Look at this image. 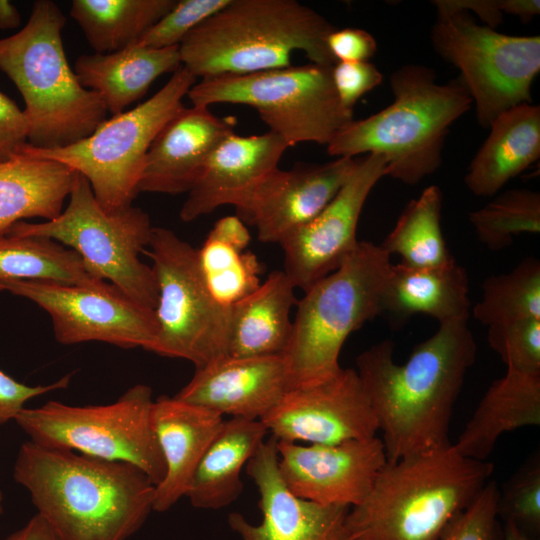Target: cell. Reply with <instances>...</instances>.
<instances>
[{"label": "cell", "mask_w": 540, "mask_h": 540, "mask_svg": "<svg viewBox=\"0 0 540 540\" xmlns=\"http://www.w3.org/2000/svg\"><path fill=\"white\" fill-rule=\"evenodd\" d=\"M181 66L179 46L156 49L134 44L112 53L80 55L74 72L114 116L141 99L159 76L173 74Z\"/></svg>", "instance_id": "cb8c5ba5"}, {"label": "cell", "mask_w": 540, "mask_h": 540, "mask_svg": "<svg viewBox=\"0 0 540 540\" xmlns=\"http://www.w3.org/2000/svg\"><path fill=\"white\" fill-rule=\"evenodd\" d=\"M467 321L439 324L404 364L395 362L389 339L357 357L356 371L382 431L387 462L451 444L453 408L477 352Z\"/></svg>", "instance_id": "6da1fadb"}, {"label": "cell", "mask_w": 540, "mask_h": 540, "mask_svg": "<svg viewBox=\"0 0 540 540\" xmlns=\"http://www.w3.org/2000/svg\"><path fill=\"white\" fill-rule=\"evenodd\" d=\"M24 146L0 161V234L26 218L59 216L76 174L60 162L31 155Z\"/></svg>", "instance_id": "f1b7e54d"}, {"label": "cell", "mask_w": 540, "mask_h": 540, "mask_svg": "<svg viewBox=\"0 0 540 540\" xmlns=\"http://www.w3.org/2000/svg\"><path fill=\"white\" fill-rule=\"evenodd\" d=\"M277 440L339 444L367 439L379 431L360 377L342 368L319 384L288 390L260 420Z\"/></svg>", "instance_id": "9a60e30c"}, {"label": "cell", "mask_w": 540, "mask_h": 540, "mask_svg": "<svg viewBox=\"0 0 540 540\" xmlns=\"http://www.w3.org/2000/svg\"><path fill=\"white\" fill-rule=\"evenodd\" d=\"M441 2L453 9H460L475 13L486 26L496 28L503 22L499 0H441Z\"/></svg>", "instance_id": "bcb514c9"}, {"label": "cell", "mask_w": 540, "mask_h": 540, "mask_svg": "<svg viewBox=\"0 0 540 540\" xmlns=\"http://www.w3.org/2000/svg\"><path fill=\"white\" fill-rule=\"evenodd\" d=\"M474 318L485 326L516 319H540V262L528 257L508 273L490 276L482 285Z\"/></svg>", "instance_id": "836d02e7"}, {"label": "cell", "mask_w": 540, "mask_h": 540, "mask_svg": "<svg viewBox=\"0 0 540 540\" xmlns=\"http://www.w3.org/2000/svg\"><path fill=\"white\" fill-rule=\"evenodd\" d=\"M393 102L381 111L353 120L326 146L336 158L377 154L387 162V176L415 185L442 163L450 127L473 104L458 76L438 83L432 68L407 64L390 75Z\"/></svg>", "instance_id": "277c9868"}, {"label": "cell", "mask_w": 540, "mask_h": 540, "mask_svg": "<svg viewBox=\"0 0 540 540\" xmlns=\"http://www.w3.org/2000/svg\"><path fill=\"white\" fill-rule=\"evenodd\" d=\"M391 265L380 245L359 241L336 270L304 291L283 355L288 390L319 384L341 371L339 355L347 338L382 314Z\"/></svg>", "instance_id": "52a82bcc"}, {"label": "cell", "mask_w": 540, "mask_h": 540, "mask_svg": "<svg viewBox=\"0 0 540 540\" xmlns=\"http://www.w3.org/2000/svg\"><path fill=\"white\" fill-rule=\"evenodd\" d=\"M66 18L55 2H34L26 25L0 39V70L15 84L28 125L27 143L62 148L94 132L108 111L69 66L62 41Z\"/></svg>", "instance_id": "8992f818"}, {"label": "cell", "mask_w": 540, "mask_h": 540, "mask_svg": "<svg viewBox=\"0 0 540 540\" xmlns=\"http://www.w3.org/2000/svg\"><path fill=\"white\" fill-rule=\"evenodd\" d=\"M332 67L315 63L244 75L203 78L188 92L192 106L217 103L254 108L269 131L288 147L313 142L328 145L354 120L336 93Z\"/></svg>", "instance_id": "9c48e42d"}, {"label": "cell", "mask_w": 540, "mask_h": 540, "mask_svg": "<svg viewBox=\"0 0 540 540\" xmlns=\"http://www.w3.org/2000/svg\"><path fill=\"white\" fill-rule=\"evenodd\" d=\"M4 540H62L47 521L35 514L19 530L10 534Z\"/></svg>", "instance_id": "7dc6e473"}, {"label": "cell", "mask_w": 540, "mask_h": 540, "mask_svg": "<svg viewBox=\"0 0 540 540\" xmlns=\"http://www.w3.org/2000/svg\"><path fill=\"white\" fill-rule=\"evenodd\" d=\"M437 17L431 28L436 53L459 69L480 126L489 128L501 113L531 103L540 72V37L515 36L479 25L465 10L432 1Z\"/></svg>", "instance_id": "7c38bea8"}, {"label": "cell", "mask_w": 540, "mask_h": 540, "mask_svg": "<svg viewBox=\"0 0 540 540\" xmlns=\"http://www.w3.org/2000/svg\"><path fill=\"white\" fill-rule=\"evenodd\" d=\"M494 466L453 444L387 462L365 499L350 508L353 540H440L489 481Z\"/></svg>", "instance_id": "3957f363"}, {"label": "cell", "mask_w": 540, "mask_h": 540, "mask_svg": "<svg viewBox=\"0 0 540 540\" xmlns=\"http://www.w3.org/2000/svg\"><path fill=\"white\" fill-rule=\"evenodd\" d=\"M502 540H535L512 522H506Z\"/></svg>", "instance_id": "f907efd6"}, {"label": "cell", "mask_w": 540, "mask_h": 540, "mask_svg": "<svg viewBox=\"0 0 540 540\" xmlns=\"http://www.w3.org/2000/svg\"><path fill=\"white\" fill-rule=\"evenodd\" d=\"M21 14L16 6L8 0H0V29L11 30L21 23Z\"/></svg>", "instance_id": "681fc988"}, {"label": "cell", "mask_w": 540, "mask_h": 540, "mask_svg": "<svg viewBox=\"0 0 540 540\" xmlns=\"http://www.w3.org/2000/svg\"><path fill=\"white\" fill-rule=\"evenodd\" d=\"M469 221L482 244L502 250L520 234L540 232V194L528 188L507 190L471 212Z\"/></svg>", "instance_id": "d590c367"}, {"label": "cell", "mask_w": 540, "mask_h": 540, "mask_svg": "<svg viewBox=\"0 0 540 540\" xmlns=\"http://www.w3.org/2000/svg\"><path fill=\"white\" fill-rule=\"evenodd\" d=\"M4 290L45 310L61 344L99 341L148 351L155 344L158 325L154 311L136 303L109 282L82 285L11 281L4 285Z\"/></svg>", "instance_id": "5bb4252c"}, {"label": "cell", "mask_w": 540, "mask_h": 540, "mask_svg": "<svg viewBox=\"0 0 540 540\" xmlns=\"http://www.w3.org/2000/svg\"><path fill=\"white\" fill-rule=\"evenodd\" d=\"M468 292V275L456 260L429 268L392 264L383 293L382 314L396 320L425 314L439 324L468 320L471 307Z\"/></svg>", "instance_id": "4316f807"}, {"label": "cell", "mask_w": 540, "mask_h": 540, "mask_svg": "<svg viewBox=\"0 0 540 540\" xmlns=\"http://www.w3.org/2000/svg\"><path fill=\"white\" fill-rule=\"evenodd\" d=\"M236 119L209 107H182L160 130L146 154L138 192H188L212 151L234 133Z\"/></svg>", "instance_id": "44dd1931"}, {"label": "cell", "mask_w": 540, "mask_h": 540, "mask_svg": "<svg viewBox=\"0 0 540 540\" xmlns=\"http://www.w3.org/2000/svg\"><path fill=\"white\" fill-rule=\"evenodd\" d=\"M3 513V494L0 490V514Z\"/></svg>", "instance_id": "816d5d0a"}, {"label": "cell", "mask_w": 540, "mask_h": 540, "mask_svg": "<svg viewBox=\"0 0 540 540\" xmlns=\"http://www.w3.org/2000/svg\"><path fill=\"white\" fill-rule=\"evenodd\" d=\"M540 425V374L513 369L491 383L453 446L464 457L486 461L499 437Z\"/></svg>", "instance_id": "484cf974"}, {"label": "cell", "mask_w": 540, "mask_h": 540, "mask_svg": "<svg viewBox=\"0 0 540 540\" xmlns=\"http://www.w3.org/2000/svg\"><path fill=\"white\" fill-rule=\"evenodd\" d=\"M334 29L296 0H231L183 39L181 64L196 79L288 67L295 51L333 66L326 39Z\"/></svg>", "instance_id": "5b68a950"}, {"label": "cell", "mask_w": 540, "mask_h": 540, "mask_svg": "<svg viewBox=\"0 0 540 540\" xmlns=\"http://www.w3.org/2000/svg\"><path fill=\"white\" fill-rule=\"evenodd\" d=\"M51 281L90 285L97 280L80 256L47 237L0 234V291L11 281Z\"/></svg>", "instance_id": "1f68e13d"}, {"label": "cell", "mask_w": 540, "mask_h": 540, "mask_svg": "<svg viewBox=\"0 0 540 540\" xmlns=\"http://www.w3.org/2000/svg\"><path fill=\"white\" fill-rule=\"evenodd\" d=\"M196 78L183 66L148 100L114 115L89 136L62 148L39 149L33 156L60 162L82 174L107 212L132 205L149 147L164 125L182 108Z\"/></svg>", "instance_id": "30bf717a"}, {"label": "cell", "mask_w": 540, "mask_h": 540, "mask_svg": "<svg viewBox=\"0 0 540 540\" xmlns=\"http://www.w3.org/2000/svg\"><path fill=\"white\" fill-rule=\"evenodd\" d=\"M502 13L516 16L523 23L530 22L540 13L539 0H499Z\"/></svg>", "instance_id": "c3c4849f"}, {"label": "cell", "mask_w": 540, "mask_h": 540, "mask_svg": "<svg viewBox=\"0 0 540 540\" xmlns=\"http://www.w3.org/2000/svg\"><path fill=\"white\" fill-rule=\"evenodd\" d=\"M153 402L152 389L136 384L110 404L49 401L25 407L14 421L37 445L133 464L156 486L165 463L151 422Z\"/></svg>", "instance_id": "8fae6325"}, {"label": "cell", "mask_w": 540, "mask_h": 540, "mask_svg": "<svg viewBox=\"0 0 540 540\" xmlns=\"http://www.w3.org/2000/svg\"><path fill=\"white\" fill-rule=\"evenodd\" d=\"M487 341L507 369L540 374V319H516L490 325Z\"/></svg>", "instance_id": "74e56055"}, {"label": "cell", "mask_w": 540, "mask_h": 540, "mask_svg": "<svg viewBox=\"0 0 540 540\" xmlns=\"http://www.w3.org/2000/svg\"><path fill=\"white\" fill-rule=\"evenodd\" d=\"M498 515L522 531L540 529V452L531 453L499 488ZM531 536V535H530Z\"/></svg>", "instance_id": "8d00e7d4"}, {"label": "cell", "mask_w": 540, "mask_h": 540, "mask_svg": "<svg viewBox=\"0 0 540 540\" xmlns=\"http://www.w3.org/2000/svg\"><path fill=\"white\" fill-rule=\"evenodd\" d=\"M259 492L258 524L230 513L229 527L240 540H353L347 525L350 507L322 505L295 496L278 469L277 439L270 436L246 464Z\"/></svg>", "instance_id": "d6986e66"}, {"label": "cell", "mask_w": 540, "mask_h": 540, "mask_svg": "<svg viewBox=\"0 0 540 540\" xmlns=\"http://www.w3.org/2000/svg\"><path fill=\"white\" fill-rule=\"evenodd\" d=\"M326 44L336 62H366L377 51L375 38L360 28H335L327 36Z\"/></svg>", "instance_id": "7bdbcfd3"}, {"label": "cell", "mask_w": 540, "mask_h": 540, "mask_svg": "<svg viewBox=\"0 0 540 540\" xmlns=\"http://www.w3.org/2000/svg\"><path fill=\"white\" fill-rule=\"evenodd\" d=\"M28 125L23 111L0 91V161L27 144Z\"/></svg>", "instance_id": "ee69618b"}, {"label": "cell", "mask_w": 540, "mask_h": 540, "mask_svg": "<svg viewBox=\"0 0 540 540\" xmlns=\"http://www.w3.org/2000/svg\"><path fill=\"white\" fill-rule=\"evenodd\" d=\"M332 80L341 104L353 110L363 95L381 84L383 75L369 61L336 62L332 67Z\"/></svg>", "instance_id": "60d3db41"}, {"label": "cell", "mask_w": 540, "mask_h": 540, "mask_svg": "<svg viewBox=\"0 0 540 540\" xmlns=\"http://www.w3.org/2000/svg\"><path fill=\"white\" fill-rule=\"evenodd\" d=\"M358 157L277 168L235 206L236 216L265 243L282 244L314 219L356 167Z\"/></svg>", "instance_id": "ac0fdd59"}, {"label": "cell", "mask_w": 540, "mask_h": 540, "mask_svg": "<svg viewBox=\"0 0 540 540\" xmlns=\"http://www.w3.org/2000/svg\"><path fill=\"white\" fill-rule=\"evenodd\" d=\"M70 378L69 374L52 384L29 386L0 370V426L15 420L32 398L67 388Z\"/></svg>", "instance_id": "b9f144b4"}, {"label": "cell", "mask_w": 540, "mask_h": 540, "mask_svg": "<svg viewBox=\"0 0 540 540\" xmlns=\"http://www.w3.org/2000/svg\"><path fill=\"white\" fill-rule=\"evenodd\" d=\"M387 176L377 154L358 157L356 167L333 199L308 224L281 244L284 272L305 291L336 270L356 248L358 221L373 187Z\"/></svg>", "instance_id": "2e32d148"}, {"label": "cell", "mask_w": 540, "mask_h": 540, "mask_svg": "<svg viewBox=\"0 0 540 540\" xmlns=\"http://www.w3.org/2000/svg\"><path fill=\"white\" fill-rule=\"evenodd\" d=\"M498 493L496 482L488 481L449 523L440 540H498Z\"/></svg>", "instance_id": "ab89813d"}, {"label": "cell", "mask_w": 540, "mask_h": 540, "mask_svg": "<svg viewBox=\"0 0 540 540\" xmlns=\"http://www.w3.org/2000/svg\"><path fill=\"white\" fill-rule=\"evenodd\" d=\"M295 285L273 271L259 287L231 307L227 356L284 355L292 334L291 310L297 304Z\"/></svg>", "instance_id": "83f0119b"}, {"label": "cell", "mask_w": 540, "mask_h": 540, "mask_svg": "<svg viewBox=\"0 0 540 540\" xmlns=\"http://www.w3.org/2000/svg\"><path fill=\"white\" fill-rule=\"evenodd\" d=\"M443 194L430 185L411 200L394 228L379 244L388 253L401 258L410 267H440L455 259L450 254L441 228Z\"/></svg>", "instance_id": "d6a6232c"}, {"label": "cell", "mask_w": 540, "mask_h": 540, "mask_svg": "<svg viewBox=\"0 0 540 540\" xmlns=\"http://www.w3.org/2000/svg\"><path fill=\"white\" fill-rule=\"evenodd\" d=\"M268 433L260 420H224L194 473L186 497L198 509L218 510L243 491L241 471Z\"/></svg>", "instance_id": "f546056e"}, {"label": "cell", "mask_w": 540, "mask_h": 540, "mask_svg": "<svg viewBox=\"0 0 540 540\" xmlns=\"http://www.w3.org/2000/svg\"><path fill=\"white\" fill-rule=\"evenodd\" d=\"M67 207L53 220L19 221L7 233L47 237L75 251L97 280H108L130 299L155 310L158 288L151 266L139 254L148 247L153 226L141 208L107 212L88 180L76 172Z\"/></svg>", "instance_id": "ba28073f"}, {"label": "cell", "mask_w": 540, "mask_h": 540, "mask_svg": "<svg viewBox=\"0 0 540 540\" xmlns=\"http://www.w3.org/2000/svg\"><path fill=\"white\" fill-rule=\"evenodd\" d=\"M13 477L62 540H127L154 511L155 485L123 461L28 440L20 446Z\"/></svg>", "instance_id": "7a4b0ae2"}, {"label": "cell", "mask_w": 540, "mask_h": 540, "mask_svg": "<svg viewBox=\"0 0 540 540\" xmlns=\"http://www.w3.org/2000/svg\"><path fill=\"white\" fill-rule=\"evenodd\" d=\"M199 268L214 301L231 308L261 284L262 265L248 250H239L211 236L197 249Z\"/></svg>", "instance_id": "e575fe53"}, {"label": "cell", "mask_w": 540, "mask_h": 540, "mask_svg": "<svg viewBox=\"0 0 540 540\" xmlns=\"http://www.w3.org/2000/svg\"><path fill=\"white\" fill-rule=\"evenodd\" d=\"M280 476L295 496L322 505L353 507L370 492L387 463L376 436L339 444H309L277 440Z\"/></svg>", "instance_id": "e0dca14e"}, {"label": "cell", "mask_w": 540, "mask_h": 540, "mask_svg": "<svg viewBox=\"0 0 540 540\" xmlns=\"http://www.w3.org/2000/svg\"><path fill=\"white\" fill-rule=\"evenodd\" d=\"M223 421L221 415L176 397L154 400L151 422L165 463V476L155 486L154 511L166 512L186 496Z\"/></svg>", "instance_id": "603a6c76"}, {"label": "cell", "mask_w": 540, "mask_h": 540, "mask_svg": "<svg viewBox=\"0 0 540 540\" xmlns=\"http://www.w3.org/2000/svg\"><path fill=\"white\" fill-rule=\"evenodd\" d=\"M287 391L283 355L225 356L196 369L174 397L222 417L261 420Z\"/></svg>", "instance_id": "ffe728a7"}, {"label": "cell", "mask_w": 540, "mask_h": 540, "mask_svg": "<svg viewBox=\"0 0 540 540\" xmlns=\"http://www.w3.org/2000/svg\"><path fill=\"white\" fill-rule=\"evenodd\" d=\"M231 0H180L137 41L150 48L179 46L187 34Z\"/></svg>", "instance_id": "f35d334b"}, {"label": "cell", "mask_w": 540, "mask_h": 540, "mask_svg": "<svg viewBox=\"0 0 540 540\" xmlns=\"http://www.w3.org/2000/svg\"><path fill=\"white\" fill-rule=\"evenodd\" d=\"M208 235L239 250H246L251 239L245 223L236 215L220 218Z\"/></svg>", "instance_id": "f6af8a7d"}, {"label": "cell", "mask_w": 540, "mask_h": 540, "mask_svg": "<svg viewBox=\"0 0 540 540\" xmlns=\"http://www.w3.org/2000/svg\"><path fill=\"white\" fill-rule=\"evenodd\" d=\"M145 253L158 288V334L151 350L196 369L227 356L231 308L218 305L203 280L197 249L173 231L153 227Z\"/></svg>", "instance_id": "4fadbf2b"}, {"label": "cell", "mask_w": 540, "mask_h": 540, "mask_svg": "<svg viewBox=\"0 0 540 540\" xmlns=\"http://www.w3.org/2000/svg\"><path fill=\"white\" fill-rule=\"evenodd\" d=\"M176 0H73L70 15L94 53L134 45Z\"/></svg>", "instance_id": "4dcf8cb0"}, {"label": "cell", "mask_w": 540, "mask_h": 540, "mask_svg": "<svg viewBox=\"0 0 540 540\" xmlns=\"http://www.w3.org/2000/svg\"><path fill=\"white\" fill-rule=\"evenodd\" d=\"M472 159L464 178L471 193L495 195L540 157V107L523 103L501 113Z\"/></svg>", "instance_id": "d4e9b609"}, {"label": "cell", "mask_w": 540, "mask_h": 540, "mask_svg": "<svg viewBox=\"0 0 540 540\" xmlns=\"http://www.w3.org/2000/svg\"><path fill=\"white\" fill-rule=\"evenodd\" d=\"M276 134L240 136L235 132L212 151L180 210L191 222L220 206H236L269 174L288 149Z\"/></svg>", "instance_id": "7402d4cb"}]
</instances>
